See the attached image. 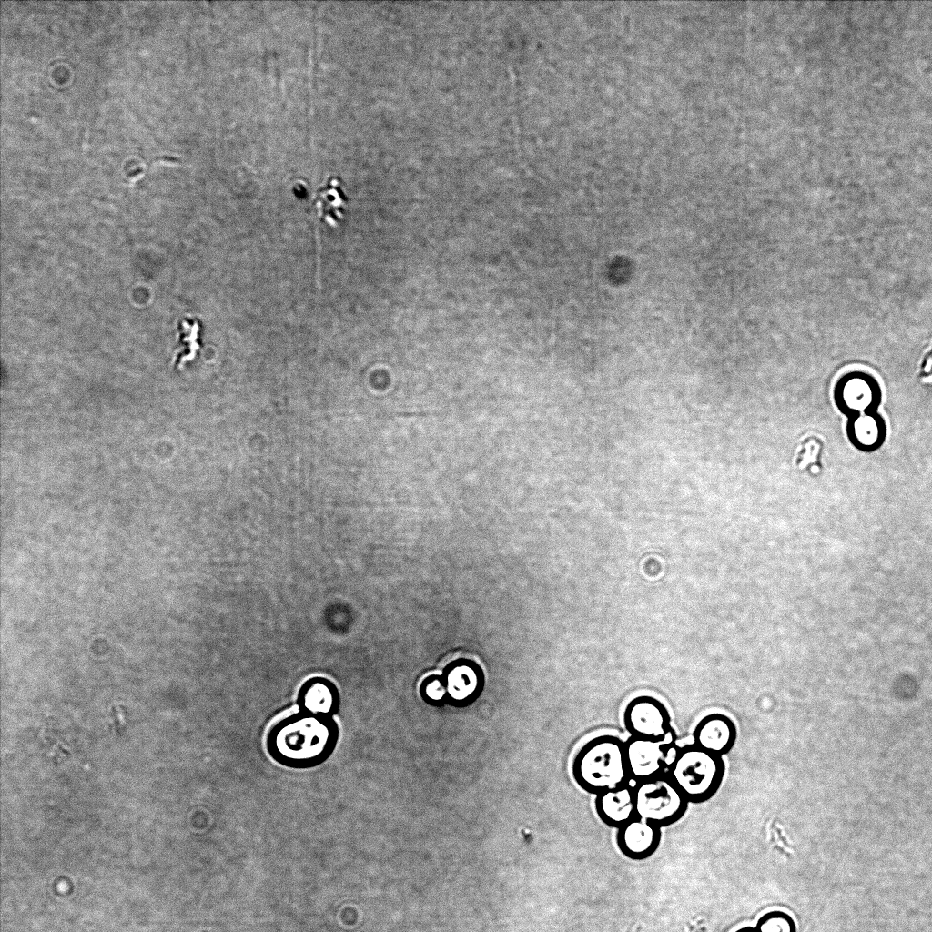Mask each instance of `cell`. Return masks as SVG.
<instances>
[{"label":"cell","instance_id":"obj_1","mask_svg":"<svg viewBox=\"0 0 932 932\" xmlns=\"http://www.w3.org/2000/svg\"><path fill=\"white\" fill-rule=\"evenodd\" d=\"M339 740V727L334 717L299 711L271 725L265 746L270 758L279 765L308 770L329 760Z\"/></svg>","mask_w":932,"mask_h":932},{"label":"cell","instance_id":"obj_2","mask_svg":"<svg viewBox=\"0 0 932 932\" xmlns=\"http://www.w3.org/2000/svg\"><path fill=\"white\" fill-rule=\"evenodd\" d=\"M572 774L581 788L594 795L628 785L624 741L612 734L591 739L575 755Z\"/></svg>","mask_w":932,"mask_h":932},{"label":"cell","instance_id":"obj_3","mask_svg":"<svg viewBox=\"0 0 932 932\" xmlns=\"http://www.w3.org/2000/svg\"><path fill=\"white\" fill-rule=\"evenodd\" d=\"M724 773L723 757L693 743L679 748L667 775L690 804H702L717 793Z\"/></svg>","mask_w":932,"mask_h":932},{"label":"cell","instance_id":"obj_4","mask_svg":"<svg viewBox=\"0 0 932 932\" xmlns=\"http://www.w3.org/2000/svg\"><path fill=\"white\" fill-rule=\"evenodd\" d=\"M633 790L636 816L661 828L678 822L690 804L667 774L636 782Z\"/></svg>","mask_w":932,"mask_h":932},{"label":"cell","instance_id":"obj_5","mask_svg":"<svg viewBox=\"0 0 932 932\" xmlns=\"http://www.w3.org/2000/svg\"><path fill=\"white\" fill-rule=\"evenodd\" d=\"M624 744L630 779L635 782L666 775L680 748L674 730L662 739L631 736Z\"/></svg>","mask_w":932,"mask_h":932},{"label":"cell","instance_id":"obj_6","mask_svg":"<svg viewBox=\"0 0 932 932\" xmlns=\"http://www.w3.org/2000/svg\"><path fill=\"white\" fill-rule=\"evenodd\" d=\"M623 724L631 736L662 739L674 728L666 706L651 695L633 698L623 712Z\"/></svg>","mask_w":932,"mask_h":932},{"label":"cell","instance_id":"obj_7","mask_svg":"<svg viewBox=\"0 0 932 932\" xmlns=\"http://www.w3.org/2000/svg\"><path fill=\"white\" fill-rule=\"evenodd\" d=\"M340 701L337 684L322 675H314L303 681L296 696L299 711L328 717H334L338 714Z\"/></svg>","mask_w":932,"mask_h":932},{"label":"cell","instance_id":"obj_8","mask_svg":"<svg viewBox=\"0 0 932 932\" xmlns=\"http://www.w3.org/2000/svg\"><path fill=\"white\" fill-rule=\"evenodd\" d=\"M662 828L638 816L618 828L619 850L632 860H644L659 848Z\"/></svg>","mask_w":932,"mask_h":932},{"label":"cell","instance_id":"obj_9","mask_svg":"<svg viewBox=\"0 0 932 932\" xmlns=\"http://www.w3.org/2000/svg\"><path fill=\"white\" fill-rule=\"evenodd\" d=\"M694 744L723 757L734 746L737 729L729 716L714 713L703 717L693 732Z\"/></svg>","mask_w":932,"mask_h":932},{"label":"cell","instance_id":"obj_10","mask_svg":"<svg viewBox=\"0 0 932 932\" xmlns=\"http://www.w3.org/2000/svg\"><path fill=\"white\" fill-rule=\"evenodd\" d=\"M595 810L610 827L620 828L636 817L633 786L629 784L596 795Z\"/></svg>","mask_w":932,"mask_h":932},{"label":"cell","instance_id":"obj_11","mask_svg":"<svg viewBox=\"0 0 932 932\" xmlns=\"http://www.w3.org/2000/svg\"><path fill=\"white\" fill-rule=\"evenodd\" d=\"M838 386L840 406L848 410H866L876 404L877 385L868 376H846Z\"/></svg>","mask_w":932,"mask_h":932},{"label":"cell","instance_id":"obj_12","mask_svg":"<svg viewBox=\"0 0 932 932\" xmlns=\"http://www.w3.org/2000/svg\"><path fill=\"white\" fill-rule=\"evenodd\" d=\"M345 197L340 187V181L337 177H330L327 185L318 191L316 206L327 216L330 212H334L336 215L344 205Z\"/></svg>","mask_w":932,"mask_h":932},{"label":"cell","instance_id":"obj_13","mask_svg":"<svg viewBox=\"0 0 932 932\" xmlns=\"http://www.w3.org/2000/svg\"><path fill=\"white\" fill-rule=\"evenodd\" d=\"M755 929L756 932H797L794 917L780 909L770 910L760 916Z\"/></svg>","mask_w":932,"mask_h":932},{"label":"cell","instance_id":"obj_14","mask_svg":"<svg viewBox=\"0 0 932 932\" xmlns=\"http://www.w3.org/2000/svg\"><path fill=\"white\" fill-rule=\"evenodd\" d=\"M881 424L872 415H864L854 420L852 431L856 441L863 445H872L879 437Z\"/></svg>","mask_w":932,"mask_h":932},{"label":"cell","instance_id":"obj_15","mask_svg":"<svg viewBox=\"0 0 932 932\" xmlns=\"http://www.w3.org/2000/svg\"><path fill=\"white\" fill-rule=\"evenodd\" d=\"M821 451V443L816 438H810L803 443L802 451L797 459L799 468L809 467L812 471L817 472L818 455Z\"/></svg>","mask_w":932,"mask_h":932},{"label":"cell","instance_id":"obj_16","mask_svg":"<svg viewBox=\"0 0 932 932\" xmlns=\"http://www.w3.org/2000/svg\"><path fill=\"white\" fill-rule=\"evenodd\" d=\"M734 932H756V930L755 929V927L745 926L736 929Z\"/></svg>","mask_w":932,"mask_h":932}]
</instances>
